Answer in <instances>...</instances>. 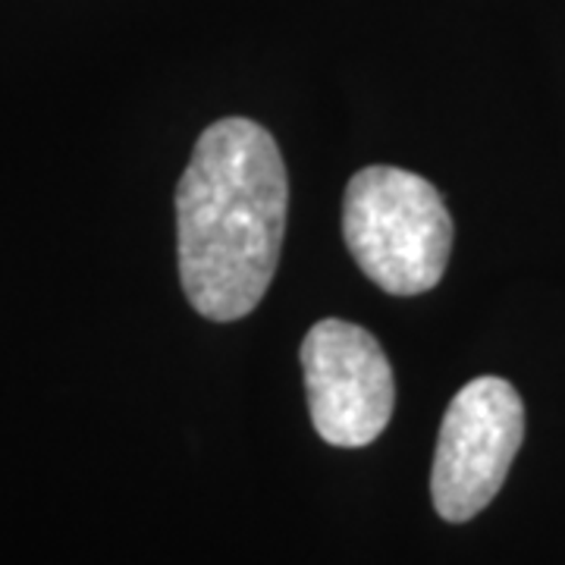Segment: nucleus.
<instances>
[{"instance_id":"obj_3","label":"nucleus","mask_w":565,"mask_h":565,"mask_svg":"<svg viewBox=\"0 0 565 565\" xmlns=\"http://www.w3.org/2000/svg\"><path fill=\"white\" fill-rule=\"evenodd\" d=\"M525 440V403L503 377H475L446 408L430 497L440 519L459 525L481 515L505 484Z\"/></svg>"},{"instance_id":"obj_1","label":"nucleus","mask_w":565,"mask_h":565,"mask_svg":"<svg viewBox=\"0 0 565 565\" xmlns=\"http://www.w3.org/2000/svg\"><path fill=\"white\" fill-rule=\"evenodd\" d=\"M289 182L274 136L245 117L207 126L177 185V252L189 305L239 321L262 305L280 264Z\"/></svg>"},{"instance_id":"obj_2","label":"nucleus","mask_w":565,"mask_h":565,"mask_svg":"<svg viewBox=\"0 0 565 565\" xmlns=\"http://www.w3.org/2000/svg\"><path fill=\"white\" fill-rule=\"evenodd\" d=\"M343 236L367 280L390 296H422L444 280L452 217L424 177L374 163L345 185Z\"/></svg>"},{"instance_id":"obj_4","label":"nucleus","mask_w":565,"mask_h":565,"mask_svg":"<svg viewBox=\"0 0 565 565\" xmlns=\"http://www.w3.org/2000/svg\"><path fill=\"white\" fill-rule=\"evenodd\" d=\"M311 424L330 446L374 444L396 408V377L381 343L359 323L327 318L302 343Z\"/></svg>"}]
</instances>
